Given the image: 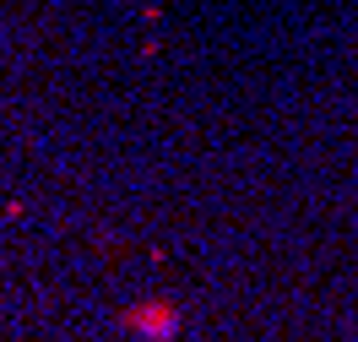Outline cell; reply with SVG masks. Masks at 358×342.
Wrapping results in <instances>:
<instances>
[{
    "instance_id": "cell-1",
    "label": "cell",
    "mask_w": 358,
    "mask_h": 342,
    "mask_svg": "<svg viewBox=\"0 0 358 342\" xmlns=\"http://www.w3.org/2000/svg\"><path fill=\"white\" fill-rule=\"evenodd\" d=\"M120 326H125V332H147V337H174L179 315L169 310V304H141V310H125Z\"/></svg>"
}]
</instances>
